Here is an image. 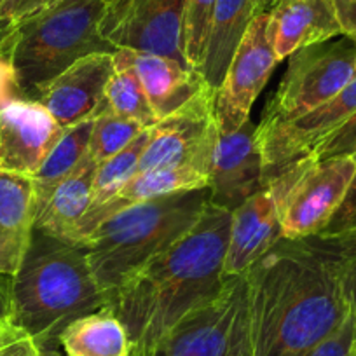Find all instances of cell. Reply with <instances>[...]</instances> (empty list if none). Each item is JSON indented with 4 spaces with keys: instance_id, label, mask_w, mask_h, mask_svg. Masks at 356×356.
Instances as JSON below:
<instances>
[{
    "instance_id": "cell-42",
    "label": "cell",
    "mask_w": 356,
    "mask_h": 356,
    "mask_svg": "<svg viewBox=\"0 0 356 356\" xmlns=\"http://www.w3.org/2000/svg\"><path fill=\"white\" fill-rule=\"evenodd\" d=\"M2 2H4V0H0V4H2Z\"/></svg>"
},
{
    "instance_id": "cell-31",
    "label": "cell",
    "mask_w": 356,
    "mask_h": 356,
    "mask_svg": "<svg viewBox=\"0 0 356 356\" xmlns=\"http://www.w3.org/2000/svg\"><path fill=\"white\" fill-rule=\"evenodd\" d=\"M61 0H4L0 4V39L30 16L58 4Z\"/></svg>"
},
{
    "instance_id": "cell-39",
    "label": "cell",
    "mask_w": 356,
    "mask_h": 356,
    "mask_svg": "<svg viewBox=\"0 0 356 356\" xmlns=\"http://www.w3.org/2000/svg\"><path fill=\"white\" fill-rule=\"evenodd\" d=\"M275 2H276V0H257V4H259L260 13L269 11V9L273 8V4H275Z\"/></svg>"
},
{
    "instance_id": "cell-23",
    "label": "cell",
    "mask_w": 356,
    "mask_h": 356,
    "mask_svg": "<svg viewBox=\"0 0 356 356\" xmlns=\"http://www.w3.org/2000/svg\"><path fill=\"white\" fill-rule=\"evenodd\" d=\"M67 356H131L133 344L124 323L111 306L82 314L58 335Z\"/></svg>"
},
{
    "instance_id": "cell-16",
    "label": "cell",
    "mask_w": 356,
    "mask_h": 356,
    "mask_svg": "<svg viewBox=\"0 0 356 356\" xmlns=\"http://www.w3.org/2000/svg\"><path fill=\"white\" fill-rule=\"evenodd\" d=\"M286 182L289 173L285 171L232 211L224 262L225 278L245 275L267 250L282 239L280 203Z\"/></svg>"
},
{
    "instance_id": "cell-41",
    "label": "cell",
    "mask_w": 356,
    "mask_h": 356,
    "mask_svg": "<svg viewBox=\"0 0 356 356\" xmlns=\"http://www.w3.org/2000/svg\"><path fill=\"white\" fill-rule=\"evenodd\" d=\"M4 325L6 323H0V337H2V332H4Z\"/></svg>"
},
{
    "instance_id": "cell-2",
    "label": "cell",
    "mask_w": 356,
    "mask_h": 356,
    "mask_svg": "<svg viewBox=\"0 0 356 356\" xmlns=\"http://www.w3.org/2000/svg\"><path fill=\"white\" fill-rule=\"evenodd\" d=\"M232 211L208 204L197 224L118 289L111 307L133 351L159 346L187 313L213 299L227 278L224 262Z\"/></svg>"
},
{
    "instance_id": "cell-36",
    "label": "cell",
    "mask_w": 356,
    "mask_h": 356,
    "mask_svg": "<svg viewBox=\"0 0 356 356\" xmlns=\"http://www.w3.org/2000/svg\"><path fill=\"white\" fill-rule=\"evenodd\" d=\"M342 35L356 42V0H332Z\"/></svg>"
},
{
    "instance_id": "cell-34",
    "label": "cell",
    "mask_w": 356,
    "mask_h": 356,
    "mask_svg": "<svg viewBox=\"0 0 356 356\" xmlns=\"http://www.w3.org/2000/svg\"><path fill=\"white\" fill-rule=\"evenodd\" d=\"M16 98H25L16 81L15 68H13L11 56L4 44H0V108Z\"/></svg>"
},
{
    "instance_id": "cell-28",
    "label": "cell",
    "mask_w": 356,
    "mask_h": 356,
    "mask_svg": "<svg viewBox=\"0 0 356 356\" xmlns=\"http://www.w3.org/2000/svg\"><path fill=\"white\" fill-rule=\"evenodd\" d=\"M217 0H187L186 26H184V51L191 68L197 70L203 60L208 26Z\"/></svg>"
},
{
    "instance_id": "cell-12",
    "label": "cell",
    "mask_w": 356,
    "mask_h": 356,
    "mask_svg": "<svg viewBox=\"0 0 356 356\" xmlns=\"http://www.w3.org/2000/svg\"><path fill=\"white\" fill-rule=\"evenodd\" d=\"M356 112V74L344 88L327 104L320 105L306 115L285 124L273 128H259L260 152L264 161V177L266 184L289 171L335 128L342 124L349 115Z\"/></svg>"
},
{
    "instance_id": "cell-29",
    "label": "cell",
    "mask_w": 356,
    "mask_h": 356,
    "mask_svg": "<svg viewBox=\"0 0 356 356\" xmlns=\"http://www.w3.org/2000/svg\"><path fill=\"white\" fill-rule=\"evenodd\" d=\"M356 154V112L349 115L339 128L328 133L307 157L314 161L332 159V157H348Z\"/></svg>"
},
{
    "instance_id": "cell-35",
    "label": "cell",
    "mask_w": 356,
    "mask_h": 356,
    "mask_svg": "<svg viewBox=\"0 0 356 356\" xmlns=\"http://www.w3.org/2000/svg\"><path fill=\"white\" fill-rule=\"evenodd\" d=\"M337 234V232H335ZM344 236L346 243V283H348L349 299H351V307L356 314V229L353 231L341 232Z\"/></svg>"
},
{
    "instance_id": "cell-38",
    "label": "cell",
    "mask_w": 356,
    "mask_h": 356,
    "mask_svg": "<svg viewBox=\"0 0 356 356\" xmlns=\"http://www.w3.org/2000/svg\"><path fill=\"white\" fill-rule=\"evenodd\" d=\"M133 356H168V353L164 351L163 344L159 346H154V348L149 349H140V351H133Z\"/></svg>"
},
{
    "instance_id": "cell-21",
    "label": "cell",
    "mask_w": 356,
    "mask_h": 356,
    "mask_svg": "<svg viewBox=\"0 0 356 356\" xmlns=\"http://www.w3.org/2000/svg\"><path fill=\"white\" fill-rule=\"evenodd\" d=\"M260 13L257 0H217L208 26L200 72L210 89L217 93L229 63L241 44L253 18Z\"/></svg>"
},
{
    "instance_id": "cell-5",
    "label": "cell",
    "mask_w": 356,
    "mask_h": 356,
    "mask_svg": "<svg viewBox=\"0 0 356 356\" xmlns=\"http://www.w3.org/2000/svg\"><path fill=\"white\" fill-rule=\"evenodd\" d=\"M107 0H61L30 16L0 39L25 98L89 54L111 53L100 32Z\"/></svg>"
},
{
    "instance_id": "cell-8",
    "label": "cell",
    "mask_w": 356,
    "mask_h": 356,
    "mask_svg": "<svg viewBox=\"0 0 356 356\" xmlns=\"http://www.w3.org/2000/svg\"><path fill=\"white\" fill-rule=\"evenodd\" d=\"M280 203L282 238L304 239L327 227L341 207L356 173L353 156L314 161L306 157L290 168Z\"/></svg>"
},
{
    "instance_id": "cell-10",
    "label": "cell",
    "mask_w": 356,
    "mask_h": 356,
    "mask_svg": "<svg viewBox=\"0 0 356 356\" xmlns=\"http://www.w3.org/2000/svg\"><path fill=\"white\" fill-rule=\"evenodd\" d=\"M187 0H111L100 32L118 49L156 53L189 65L184 51Z\"/></svg>"
},
{
    "instance_id": "cell-44",
    "label": "cell",
    "mask_w": 356,
    "mask_h": 356,
    "mask_svg": "<svg viewBox=\"0 0 356 356\" xmlns=\"http://www.w3.org/2000/svg\"><path fill=\"white\" fill-rule=\"evenodd\" d=\"M131 356H133V355H131Z\"/></svg>"
},
{
    "instance_id": "cell-6",
    "label": "cell",
    "mask_w": 356,
    "mask_h": 356,
    "mask_svg": "<svg viewBox=\"0 0 356 356\" xmlns=\"http://www.w3.org/2000/svg\"><path fill=\"white\" fill-rule=\"evenodd\" d=\"M286 60L285 74L264 108L259 128L285 124L332 100L355 77L356 42L339 35L300 47Z\"/></svg>"
},
{
    "instance_id": "cell-3",
    "label": "cell",
    "mask_w": 356,
    "mask_h": 356,
    "mask_svg": "<svg viewBox=\"0 0 356 356\" xmlns=\"http://www.w3.org/2000/svg\"><path fill=\"white\" fill-rule=\"evenodd\" d=\"M108 304L84 248L35 229L9 285L8 323L51 349L58 348V335L70 321Z\"/></svg>"
},
{
    "instance_id": "cell-26",
    "label": "cell",
    "mask_w": 356,
    "mask_h": 356,
    "mask_svg": "<svg viewBox=\"0 0 356 356\" xmlns=\"http://www.w3.org/2000/svg\"><path fill=\"white\" fill-rule=\"evenodd\" d=\"M105 97H107L108 111L121 118L140 122L145 128H152L157 122L156 114L147 100L138 77L131 68L124 65L114 61V74L107 84Z\"/></svg>"
},
{
    "instance_id": "cell-20",
    "label": "cell",
    "mask_w": 356,
    "mask_h": 356,
    "mask_svg": "<svg viewBox=\"0 0 356 356\" xmlns=\"http://www.w3.org/2000/svg\"><path fill=\"white\" fill-rule=\"evenodd\" d=\"M269 16L280 61L300 47L342 35L332 0H276Z\"/></svg>"
},
{
    "instance_id": "cell-25",
    "label": "cell",
    "mask_w": 356,
    "mask_h": 356,
    "mask_svg": "<svg viewBox=\"0 0 356 356\" xmlns=\"http://www.w3.org/2000/svg\"><path fill=\"white\" fill-rule=\"evenodd\" d=\"M149 140L150 128L140 133L126 149L115 154L114 157L98 164L93 180V197H91V207H89L88 213L89 211H95L97 208L104 207L108 200H112L135 177L138 161L142 157Z\"/></svg>"
},
{
    "instance_id": "cell-17",
    "label": "cell",
    "mask_w": 356,
    "mask_h": 356,
    "mask_svg": "<svg viewBox=\"0 0 356 356\" xmlns=\"http://www.w3.org/2000/svg\"><path fill=\"white\" fill-rule=\"evenodd\" d=\"M114 61L135 72L157 121L186 105L207 88L200 72L163 54L121 47L114 53Z\"/></svg>"
},
{
    "instance_id": "cell-43",
    "label": "cell",
    "mask_w": 356,
    "mask_h": 356,
    "mask_svg": "<svg viewBox=\"0 0 356 356\" xmlns=\"http://www.w3.org/2000/svg\"><path fill=\"white\" fill-rule=\"evenodd\" d=\"M107 2H111V0H107Z\"/></svg>"
},
{
    "instance_id": "cell-37",
    "label": "cell",
    "mask_w": 356,
    "mask_h": 356,
    "mask_svg": "<svg viewBox=\"0 0 356 356\" xmlns=\"http://www.w3.org/2000/svg\"><path fill=\"white\" fill-rule=\"evenodd\" d=\"M9 285L11 278L0 276V323H8L9 320Z\"/></svg>"
},
{
    "instance_id": "cell-14",
    "label": "cell",
    "mask_w": 356,
    "mask_h": 356,
    "mask_svg": "<svg viewBox=\"0 0 356 356\" xmlns=\"http://www.w3.org/2000/svg\"><path fill=\"white\" fill-rule=\"evenodd\" d=\"M257 124L246 121L238 129L217 133L210 163V204L234 211L266 187Z\"/></svg>"
},
{
    "instance_id": "cell-19",
    "label": "cell",
    "mask_w": 356,
    "mask_h": 356,
    "mask_svg": "<svg viewBox=\"0 0 356 356\" xmlns=\"http://www.w3.org/2000/svg\"><path fill=\"white\" fill-rule=\"evenodd\" d=\"M37 204L32 177L0 170V276L18 273L33 231Z\"/></svg>"
},
{
    "instance_id": "cell-40",
    "label": "cell",
    "mask_w": 356,
    "mask_h": 356,
    "mask_svg": "<svg viewBox=\"0 0 356 356\" xmlns=\"http://www.w3.org/2000/svg\"><path fill=\"white\" fill-rule=\"evenodd\" d=\"M44 351H46V355H47V356H67V355H65L63 351H61L60 348H51V349H44Z\"/></svg>"
},
{
    "instance_id": "cell-22",
    "label": "cell",
    "mask_w": 356,
    "mask_h": 356,
    "mask_svg": "<svg viewBox=\"0 0 356 356\" xmlns=\"http://www.w3.org/2000/svg\"><path fill=\"white\" fill-rule=\"evenodd\" d=\"M97 166L88 150L79 166L54 189L46 207L39 211L35 218L37 231L77 245L79 225L91 207Z\"/></svg>"
},
{
    "instance_id": "cell-18",
    "label": "cell",
    "mask_w": 356,
    "mask_h": 356,
    "mask_svg": "<svg viewBox=\"0 0 356 356\" xmlns=\"http://www.w3.org/2000/svg\"><path fill=\"white\" fill-rule=\"evenodd\" d=\"M208 180H210V168L197 161L154 168L143 173H136L112 200H108L104 207L97 208L95 211H89L82 218L77 231V245H81L97 225L124 208L184 193V191L208 189Z\"/></svg>"
},
{
    "instance_id": "cell-24",
    "label": "cell",
    "mask_w": 356,
    "mask_h": 356,
    "mask_svg": "<svg viewBox=\"0 0 356 356\" xmlns=\"http://www.w3.org/2000/svg\"><path fill=\"white\" fill-rule=\"evenodd\" d=\"M93 121L81 122L74 128L65 129L60 142L51 150L40 170L32 177L33 191H35L37 215L46 207L49 197L53 196L54 189L63 182L65 178L70 177L72 171L79 166L82 157L86 156L89 136H91V129H93Z\"/></svg>"
},
{
    "instance_id": "cell-1",
    "label": "cell",
    "mask_w": 356,
    "mask_h": 356,
    "mask_svg": "<svg viewBox=\"0 0 356 356\" xmlns=\"http://www.w3.org/2000/svg\"><path fill=\"white\" fill-rule=\"evenodd\" d=\"M344 236L282 238L243 275L250 356H302L351 313Z\"/></svg>"
},
{
    "instance_id": "cell-32",
    "label": "cell",
    "mask_w": 356,
    "mask_h": 356,
    "mask_svg": "<svg viewBox=\"0 0 356 356\" xmlns=\"http://www.w3.org/2000/svg\"><path fill=\"white\" fill-rule=\"evenodd\" d=\"M0 356H47L46 351L30 335L11 323L4 325L0 337Z\"/></svg>"
},
{
    "instance_id": "cell-4",
    "label": "cell",
    "mask_w": 356,
    "mask_h": 356,
    "mask_svg": "<svg viewBox=\"0 0 356 356\" xmlns=\"http://www.w3.org/2000/svg\"><path fill=\"white\" fill-rule=\"evenodd\" d=\"M208 204V189L184 191L124 208L89 232L81 246L108 300L133 273L182 239Z\"/></svg>"
},
{
    "instance_id": "cell-11",
    "label": "cell",
    "mask_w": 356,
    "mask_h": 356,
    "mask_svg": "<svg viewBox=\"0 0 356 356\" xmlns=\"http://www.w3.org/2000/svg\"><path fill=\"white\" fill-rule=\"evenodd\" d=\"M215 100L217 93L207 86L186 105L159 119L150 128V140L140 157L136 173L189 161L210 168L218 133Z\"/></svg>"
},
{
    "instance_id": "cell-30",
    "label": "cell",
    "mask_w": 356,
    "mask_h": 356,
    "mask_svg": "<svg viewBox=\"0 0 356 356\" xmlns=\"http://www.w3.org/2000/svg\"><path fill=\"white\" fill-rule=\"evenodd\" d=\"M302 356H356V314L351 309L344 323Z\"/></svg>"
},
{
    "instance_id": "cell-15",
    "label": "cell",
    "mask_w": 356,
    "mask_h": 356,
    "mask_svg": "<svg viewBox=\"0 0 356 356\" xmlns=\"http://www.w3.org/2000/svg\"><path fill=\"white\" fill-rule=\"evenodd\" d=\"M63 133L37 100L9 102L0 108V170L33 177Z\"/></svg>"
},
{
    "instance_id": "cell-9",
    "label": "cell",
    "mask_w": 356,
    "mask_h": 356,
    "mask_svg": "<svg viewBox=\"0 0 356 356\" xmlns=\"http://www.w3.org/2000/svg\"><path fill=\"white\" fill-rule=\"evenodd\" d=\"M278 63L271 16L269 11L259 13L246 30L217 89L215 119L218 131H232L248 121L253 104Z\"/></svg>"
},
{
    "instance_id": "cell-27",
    "label": "cell",
    "mask_w": 356,
    "mask_h": 356,
    "mask_svg": "<svg viewBox=\"0 0 356 356\" xmlns=\"http://www.w3.org/2000/svg\"><path fill=\"white\" fill-rule=\"evenodd\" d=\"M145 129L149 128L131 119L121 118L107 108L93 121L88 150L95 163L102 164L126 149Z\"/></svg>"
},
{
    "instance_id": "cell-33",
    "label": "cell",
    "mask_w": 356,
    "mask_h": 356,
    "mask_svg": "<svg viewBox=\"0 0 356 356\" xmlns=\"http://www.w3.org/2000/svg\"><path fill=\"white\" fill-rule=\"evenodd\" d=\"M353 159L356 163V154L353 156ZM353 229H356V173L349 184V189L342 200L341 207L337 208L334 217L330 218L327 227L320 234H335V232L353 231Z\"/></svg>"
},
{
    "instance_id": "cell-7",
    "label": "cell",
    "mask_w": 356,
    "mask_h": 356,
    "mask_svg": "<svg viewBox=\"0 0 356 356\" xmlns=\"http://www.w3.org/2000/svg\"><path fill=\"white\" fill-rule=\"evenodd\" d=\"M161 344L168 356H250L245 278H227L213 299L187 313Z\"/></svg>"
},
{
    "instance_id": "cell-13",
    "label": "cell",
    "mask_w": 356,
    "mask_h": 356,
    "mask_svg": "<svg viewBox=\"0 0 356 356\" xmlns=\"http://www.w3.org/2000/svg\"><path fill=\"white\" fill-rule=\"evenodd\" d=\"M114 74V54L97 53L75 61L40 86L30 100L44 105L63 129L93 121L108 108L107 84Z\"/></svg>"
}]
</instances>
